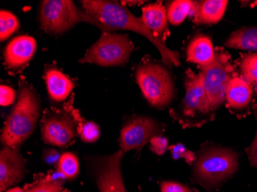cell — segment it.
Wrapping results in <instances>:
<instances>
[{"label":"cell","mask_w":257,"mask_h":192,"mask_svg":"<svg viewBox=\"0 0 257 192\" xmlns=\"http://www.w3.org/2000/svg\"><path fill=\"white\" fill-rule=\"evenodd\" d=\"M81 3L83 10L94 20L96 27L102 32L122 30L142 35L157 47L166 66H180V53L170 50L165 42L157 39L147 28L142 19L135 17L122 4L105 0H85Z\"/></svg>","instance_id":"cell-1"},{"label":"cell","mask_w":257,"mask_h":192,"mask_svg":"<svg viewBox=\"0 0 257 192\" xmlns=\"http://www.w3.org/2000/svg\"><path fill=\"white\" fill-rule=\"evenodd\" d=\"M239 154L229 148L204 143L196 153L192 182L211 192L234 175L239 168Z\"/></svg>","instance_id":"cell-2"},{"label":"cell","mask_w":257,"mask_h":192,"mask_svg":"<svg viewBox=\"0 0 257 192\" xmlns=\"http://www.w3.org/2000/svg\"><path fill=\"white\" fill-rule=\"evenodd\" d=\"M40 102L33 88L23 84L17 104L5 124L1 141L5 146L17 148L34 131L40 116Z\"/></svg>","instance_id":"cell-3"},{"label":"cell","mask_w":257,"mask_h":192,"mask_svg":"<svg viewBox=\"0 0 257 192\" xmlns=\"http://www.w3.org/2000/svg\"><path fill=\"white\" fill-rule=\"evenodd\" d=\"M185 93L180 105L170 110V116L183 128H200L214 119L215 112L202 85L200 74L186 72Z\"/></svg>","instance_id":"cell-4"},{"label":"cell","mask_w":257,"mask_h":192,"mask_svg":"<svg viewBox=\"0 0 257 192\" xmlns=\"http://www.w3.org/2000/svg\"><path fill=\"white\" fill-rule=\"evenodd\" d=\"M136 79L149 104L156 109H164L174 97V85L164 66L144 59L136 70Z\"/></svg>","instance_id":"cell-5"},{"label":"cell","mask_w":257,"mask_h":192,"mask_svg":"<svg viewBox=\"0 0 257 192\" xmlns=\"http://www.w3.org/2000/svg\"><path fill=\"white\" fill-rule=\"evenodd\" d=\"M134 50L135 46L127 35L102 32L80 62L103 67L124 66Z\"/></svg>","instance_id":"cell-6"},{"label":"cell","mask_w":257,"mask_h":192,"mask_svg":"<svg viewBox=\"0 0 257 192\" xmlns=\"http://www.w3.org/2000/svg\"><path fill=\"white\" fill-rule=\"evenodd\" d=\"M41 28L46 33L60 34L80 22L96 26L94 20L83 10H79L73 1L45 0L40 10Z\"/></svg>","instance_id":"cell-7"},{"label":"cell","mask_w":257,"mask_h":192,"mask_svg":"<svg viewBox=\"0 0 257 192\" xmlns=\"http://www.w3.org/2000/svg\"><path fill=\"white\" fill-rule=\"evenodd\" d=\"M233 73L229 54L221 49L216 50L214 60L201 69L202 85L214 112L226 101V89Z\"/></svg>","instance_id":"cell-8"},{"label":"cell","mask_w":257,"mask_h":192,"mask_svg":"<svg viewBox=\"0 0 257 192\" xmlns=\"http://www.w3.org/2000/svg\"><path fill=\"white\" fill-rule=\"evenodd\" d=\"M77 119L69 111H49L45 114L41 125L42 138L54 146H67L76 137Z\"/></svg>","instance_id":"cell-9"},{"label":"cell","mask_w":257,"mask_h":192,"mask_svg":"<svg viewBox=\"0 0 257 192\" xmlns=\"http://www.w3.org/2000/svg\"><path fill=\"white\" fill-rule=\"evenodd\" d=\"M122 149L109 155L92 158V174L100 192H127L121 171Z\"/></svg>","instance_id":"cell-10"},{"label":"cell","mask_w":257,"mask_h":192,"mask_svg":"<svg viewBox=\"0 0 257 192\" xmlns=\"http://www.w3.org/2000/svg\"><path fill=\"white\" fill-rule=\"evenodd\" d=\"M163 125L153 118L135 116L127 120L119 135V145L123 152L138 149L154 137L161 135Z\"/></svg>","instance_id":"cell-11"},{"label":"cell","mask_w":257,"mask_h":192,"mask_svg":"<svg viewBox=\"0 0 257 192\" xmlns=\"http://www.w3.org/2000/svg\"><path fill=\"white\" fill-rule=\"evenodd\" d=\"M26 171L25 160L17 148L5 146L0 152L1 192L22 181Z\"/></svg>","instance_id":"cell-12"},{"label":"cell","mask_w":257,"mask_h":192,"mask_svg":"<svg viewBox=\"0 0 257 192\" xmlns=\"http://www.w3.org/2000/svg\"><path fill=\"white\" fill-rule=\"evenodd\" d=\"M37 50V42L30 36H20L9 43L4 51V60L10 69H18L31 60Z\"/></svg>","instance_id":"cell-13"},{"label":"cell","mask_w":257,"mask_h":192,"mask_svg":"<svg viewBox=\"0 0 257 192\" xmlns=\"http://www.w3.org/2000/svg\"><path fill=\"white\" fill-rule=\"evenodd\" d=\"M226 0H205L193 2L190 14L196 24L211 25L219 23L226 12L228 5Z\"/></svg>","instance_id":"cell-14"},{"label":"cell","mask_w":257,"mask_h":192,"mask_svg":"<svg viewBox=\"0 0 257 192\" xmlns=\"http://www.w3.org/2000/svg\"><path fill=\"white\" fill-rule=\"evenodd\" d=\"M216 50L211 38L205 34L196 35L189 43L186 50V60L202 68L214 60Z\"/></svg>","instance_id":"cell-15"},{"label":"cell","mask_w":257,"mask_h":192,"mask_svg":"<svg viewBox=\"0 0 257 192\" xmlns=\"http://www.w3.org/2000/svg\"><path fill=\"white\" fill-rule=\"evenodd\" d=\"M252 98L250 84L243 78L233 76L228 84L226 100L231 109L242 110L249 106Z\"/></svg>","instance_id":"cell-16"},{"label":"cell","mask_w":257,"mask_h":192,"mask_svg":"<svg viewBox=\"0 0 257 192\" xmlns=\"http://www.w3.org/2000/svg\"><path fill=\"white\" fill-rule=\"evenodd\" d=\"M44 77L50 98L54 102L66 100L74 89L73 81L58 69H48Z\"/></svg>","instance_id":"cell-17"},{"label":"cell","mask_w":257,"mask_h":192,"mask_svg":"<svg viewBox=\"0 0 257 192\" xmlns=\"http://www.w3.org/2000/svg\"><path fill=\"white\" fill-rule=\"evenodd\" d=\"M142 20L147 28L161 41L164 42L167 30V11L161 2L149 4L143 8Z\"/></svg>","instance_id":"cell-18"},{"label":"cell","mask_w":257,"mask_h":192,"mask_svg":"<svg viewBox=\"0 0 257 192\" xmlns=\"http://www.w3.org/2000/svg\"><path fill=\"white\" fill-rule=\"evenodd\" d=\"M231 49L257 51V27H242L231 33L225 43Z\"/></svg>","instance_id":"cell-19"},{"label":"cell","mask_w":257,"mask_h":192,"mask_svg":"<svg viewBox=\"0 0 257 192\" xmlns=\"http://www.w3.org/2000/svg\"><path fill=\"white\" fill-rule=\"evenodd\" d=\"M192 6L193 1L190 0H176L170 3L167 10L168 21L172 25H180L190 14Z\"/></svg>","instance_id":"cell-20"},{"label":"cell","mask_w":257,"mask_h":192,"mask_svg":"<svg viewBox=\"0 0 257 192\" xmlns=\"http://www.w3.org/2000/svg\"><path fill=\"white\" fill-rule=\"evenodd\" d=\"M57 171L68 180L76 178L79 173V161L77 156L72 152L62 154L57 164Z\"/></svg>","instance_id":"cell-21"},{"label":"cell","mask_w":257,"mask_h":192,"mask_svg":"<svg viewBox=\"0 0 257 192\" xmlns=\"http://www.w3.org/2000/svg\"><path fill=\"white\" fill-rule=\"evenodd\" d=\"M60 177H63L61 173L57 171L52 177H46L41 181L29 186L26 189V192H65L63 188V181Z\"/></svg>","instance_id":"cell-22"},{"label":"cell","mask_w":257,"mask_h":192,"mask_svg":"<svg viewBox=\"0 0 257 192\" xmlns=\"http://www.w3.org/2000/svg\"><path fill=\"white\" fill-rule=\"evenodd\" d=\"M243 79L252 84L257 93V53H248L242 57L240 63Z\"/></svg>","instance_id":"cell-23"},{"label":"cell","mask_w":257,"mask_h":192,"mask_svg":"<svg viewBox=\"0 0 257 192\" xmlns=\"http://www.w3.org/2000/svg\"><path fill=\"white\" fill-rule=\"evenodd\" d=\"M18 19L11 12L1 10L0 13V39L4 42L20 29Z\"/></svg>","instance_id":"cell-24"},{"label":"cell","mask_w":257,"mask_h":192,"mask_svg":"<svg viewBox=\"0 0 257 192\" xmlns=\"http://www.w3.org/2000/svg\"><path fill=\"white\" fill-rule=\"evenodd\" d=\"M79 135L84 142L93 143L97 141L100 136V128L95 122H86L81 127Z\"/></svg>","instance_id":"cell-25"},{"label":"cell","mask_w":257,"mask_h":192,"mask_svg":"<svg viewBox=\"0 0 257 192\" xmlns=\"http://www.w3.org/2000/svg\"><path fill=\"white\" fill-rule=\"evenodd\" d=\"M170 149L174 159L183 158L190 165H193L196 159V154L190 150L187 149L184 145L182 144H177L170 147Z\"/></svg>","instance_id":"cell-26"},{"label":"cell","mask_w":257,"mask_h":192,"mask_svg":"<svg viewBox=\"0 0 257 192\" xmlns=\"http://www.w3.org/2000/svg\"><path fill=\"white\" fill-rule=\"evenodd\" d=\"M161 192H199L197 189L178 181H163L160 184Z\"/></svg>","instance_id":"cell-27"},{"label":"cell","mask_w":257,"mask_h":192,"mask_svg":"<svg viewBox=\"0 0 257 192\" xmlns=\"http://www.w3.org/2000/svg\"><path fill=\"white\" fill-rule=\"evenodd\" d=\"M150 150L157 155H163L169 148L168 141L165 137L157 135L150 141Z\"/></svg>","instance_id":"cell-28"},{"label":"cell","mask_w":257,"mask_h":192,"mask_svg":"<svg viewBox=\"0 0 257 192\" xmlns=\"http://www.w3.org/2000/svg\"><path fill=\"white\" fill-rule=\"evenodd\" d=\"M17 95L13 88L5 85L0 87V105L2 106H9L15 102Z\"/></svg>","instance_id":"cell-29"},{"label":"cell","mask_w":257,"mask_h":192,"mask_svg":"<svg viewBox=\"0 0 257 192\" xmlns=\"http://www.w3.org/2000/svg\"><path fill=\"white\" fill-rule=\"evenodd\" d=\"M252 110L253 112L254 116H255V121L257 123V104L253 103L252 105ZM246 153L249 156V161L253 167L257 168V129L256 133H255V138L252 144L246 148Z\"/></svg>","instance_id":"cell-30"},{"label":"cell","mask_w":257,"mask_h":192,"mask_svg":"<svg viewBox=\"0 0 257 192\" xmlns=\"http://www.w3.org/2000/svg\"><path fill=\"white\" fill-rule=\"evenodd\" d=\"M43 159H44L46 164H50V165H54V164H57L59 162L61 154L56 149L49 148V149H46L43 151Z\"/></svg>","instance_id":"cell-31"},{"label":"cell","mask_w":257,"mask_h":192,"mask_svg":"<svg viewBox=\"0 0 257 192\" xmlns=\"http://www.w3.org/2000/svg\"><path fill=\"white\" fill-rule=\"evenodd\" d=\"M6 192H26L25 190H23V189L20 188L19 187H12V188L9 189L8 190H7Z\"/></svg>","instance_id":"cell-32"}]
</instances>
